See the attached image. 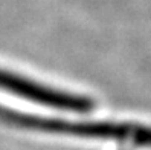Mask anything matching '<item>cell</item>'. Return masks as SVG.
<instances>
[{
	"instance_id": "6da1fadb",
	"label": "cell",
	"mask_w": 151,
	"mask_h": 150,
	"mask_svg": "<svg viewBox=\"0 0 151 150\" xmlns=\"http://www.w3.org/2000/svg\"><path fill=\"white\" fill-rule=\"evenodd\" d=\"M0 121L15 127L63 133L92 139H114L128 141L136 146L151 147V127H142L134 124H118V122H75L35 117L29 113H22L14 109L0 106Z\"/></svg>"
},
{
	"instance_id": "7a4b0ae2",
	"label": "cell",
	"mask_w": 151,
	"mask_h": 150,
	"mask_svg": "<svg viewBox=\"0 0 151 150\" xmlns=\"http://www.w3.org/2000/svg\"><path fill=\"white\" fill-rule=\"evenodd\" d=\"M0 91L14 93L17 96L26 98L32 103H38L43 106L64 110H75V112H87L93 109L92 100L81 95L58 92L50 87L31 81L28 78H23L20 75H15L8 70L0 69Z\"/></svg>"
}]
</instances>
